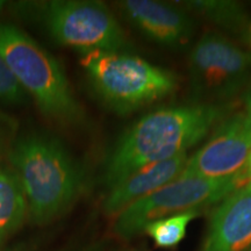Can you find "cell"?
<instances>
[{
    "instance_id": "6da1fadb",
    "label": "cell",
    "mask_w": 251,
    "mask_h": 251,
    "mask_svg": "<svg viewBox=\"0 0 251 251\" xmlns=\"http://www.w3.org/2000/svg\"><path fill=\"white\" fill-rule=\"evenodd\" d=\"M226 113V105L193 102L144 115L121 135L108 153L103 184L112 188L144 166L186 153L220 124Z\"/></svg>"
},
{
    "instance_id": "7a4b0ae2",
    "label": "cell",
    "mask_w": 251,
    "mask_h": 251,
    "mask_svg": "<svg viewBox=\"0 0 251 251\" xmlns=\"http://www.w3.org/2000/svg\"><path fill=\"white\" fill-rule=\"evenodd\" d=\"M31 222L43 225L63 214L85 187V172L61 141L47 134L15 139L7 152Z\"/></svg>"
},
{
    "instance_id": "3957f363",
    "label": "cell",
    "mask_w": 251,
    "mask_h": 251,
    "mask_svg": "<svg viewBox=\"0 0 251 251\" xmlns=\"http://www.w3.org/2000/svg\"><path fill=\"white\" fill-rule=\"evenodd\" d=\"M0 56L46 118L64 127H81L85 112L61 63L25 31L0 23Z\"/></svg>"
},
{
    "instance_id": "277c9868",
    "label": "cell",
    "mask_w": 251,
    "mask_h": 251,
    "mask_svg": "<svg viewBox=\"0 0 251 251\" xmlns=\"http://www.w3.org/2000/svg\"><path fill=\"white\" fill-rule=\"evenodd\" d=\"M80 63L97 96L118 114L158 101L178 87L174 72L126 52H89Z\"/></svg>"
},
{
    "instance_id": "5b68a950",
    "label": "cell",
    "mask_w": 251,
    "mask_h": 251,
    "mask_svg": "<svg viewBox=\"0 0 251 251\" xmlns=\"http://www.w3.org/2000/svg\"><path fill=\"white\" fill-rule=\"evenodd\" d=\"M246 185V172L225 179L177 178L125 208L117 215L113 233L124 240H130L156 220L179 213L199 212L205 207L221 202Z\"/></svg>"
},
{
    "instance_id": "8992f818",
    "label": "cell",
    "mask_w": 251,
    "mask_h": 251,
    "mask_svg": "<svg viewBox=\"0 0 251 251\" xmlns=\"http://www.w3.org/2000/svg\"><path fill=\"white\" fill-rule=\"evenodd\" d=\"M188 74L194 103L224 105L249 81L251 54L209 31L191 50Z\"/></svg>"
},
{
    "instance_id": "52a82bcc",
    "label": "cell",
    "mask_w": 251,
    "mask_h": 251,
    "mask_svg": "<svg viewBox=\"0 0 251 251\" xmlns=\"http://www.w3.org/2000/svg\"><path fill=\"white\" fill-rule=\"evenodd\" d=\"M45 23L56 42L84 55L122 52L129 47L120 24L100 1H51L46 7Z\"/></svg>"
},
{
    "instance_id": "ba28073f",
    "label": "cell",
    "mask_w": 251,
    "mask_h": 251,
    "mask_svg": "<svg viewBox=\"0 0 251 251\" xmlns=\"http://www.w3.org/2000/svg\"><path fill=\"white\" fill-rule=\"evenodd\" d=\"M251 152V119L237 113L225 119L212 137L188 157L179 178L225 179L246 172Z\"/></svg>"
},
{
    "instance_id": "9c48e42d",
    "label": "cell",
    "mask_w": 251,
    "mask_h": 251,
    "mask_svg": "<svg viewBox=\"0 0 251 251\" xmlns=\"http://www.w3.org/2000/svg\"><path fill=\"white\" fill-rule=\"evenodd\" d=\"M119 7L143 35L166 48H181L193 37L194 21L177 4L155 0H125Z\"/></svg>"
},
{
    "instance_id": "30bf717a",
    "label": "cell",
    "mask_w": 251,
    "mask_h": 251,
    "mask_svg": "<svg viewBox=\"0 0 251 251\" xmlns=\"http://www.w3.org/2000/svg\"><path fill=\"white\" fill-rule=\"evenodd\" d=\"M251 248V186L237 188L212 213L201 251H248Z\"/></svg>"
},
{
    "instance_id": "8fae6325",
    "label": "cell",
    "mask_w": 251,
    "mask_h": 251,
    "mask_svg": "<svg viewBox=\"0 0 251 251\" xmlns=\"http://www.w3.org/2000/svg\"><path fill=\"white\" fill-rule=\"evenodd\" d=\"M187 158L186 153H181L135 171L120 184L109 188L102 203L103 212L109 216H117L136 200L179 178Z\"/></svg>"
},
{
    "instance_id": "7c38bea8",
    "label": "cell",
    "mask_w": 251,
    "mask_h": 251,
    "mask_svg": "<svg viewBox=\"0 0 251 251\" xmlns=\"http://www.w3.org/2000/svg\"><path fill=\"white\" fill-rule=\"evenodd\" d=\"M26 214L27 201L20 180L8 163L0 161V242L18 231Z\"/></svg>"
},
{
    "instance_id": "4fadbf2b",
    "label": "cell",
    "mask_w": 251,
    "mask_h": 251,
    "mask_svg": "<svg viewBox=\"0 0 251 251\" xmlns=\"http://www.w3.org/2000/svg\"><path fill=\"white\" fill-rule=\"evenodd\" d=\"M176 4L188 14L206 19L224 29L238 30L247 23L246 9L233 0H183Z\"/></svg>"
},
{
    "instance_id": "5bb4252c",
    "label": "cell",
    "mask_w": 251,
    "mask_h": 251,
    "mask_svg": "<svg viewBox=\"0 0 251 251\" xmlns=\"http://www.w3.org/2000/svg\"><path fill=\"white\" fill-rule=\"evenodd\" d=\"M199 215L198 211L179 213L156 220L144 229L157 247L171 249L184 240L190 222Z\"/></svg>"
},
{
    "instance_id": "9a60e30c",
    "label": "cell",
    "mask_w": 251,
    "mask_h": 251,
    "mask_svg": "<svg viewBox=\"0 0 251 251\" xmlns=\"http://www.w3.org/2000/svg\"><path fill=\"white\" fill-rule=\"evenodd\" d=\"M27 93L9 70L0 56V102L6 105H20L26 100Z\"/></svg>"
},
{
    "instance_id": "2e32d148",
    "label": "cell",
    "mask_w": 251,
    "mask_h": 251,
    "mask_svg": "<svg viewBox=\"0 0 251 251\" xmlns=\"http://www.w3.org/2000/svg\"><path fill=\"white\" fill-rule=\"evenodd\" d=\"M18 122L5 113L0 112V156L7 153L15 141Z\"/></svg>"
},
{
    "instance_id": "e0dca14e",
    "label": "cell",
    "mask_w": 251,
    "mask_h": 251,
    "mask_svg": "<svg viewBox=\"0 0 251 251\" xmlns=\"http://www.w3.org/2000/svg\"><path fill=\"white\" fill-rule=\"evenodd\" d=\"M244 113L251 119V87L247 91L246 94H244Z\"/></svg>"
},
{
    "instance_id": "ac0fdd59",
    "label": "cell",
    "mask_w": 251,
    "mask_h": 251,
    "mask_svg": "<svg viewBox=\"0 0 251 251\" xmlns=\"http://www.w3.org/2000/svg\"><path fill=\"white\" fill-rule=\"evenodd\" d=\"M246 175H247V179H248V185L251 186V152L249 156V161H248L247 168H246Z\"/></svg>"
},
{
    "instance_id": "d6986e66",
    "label": "cell",
    "mask_w": 251,
    "mask_h": 251,
    "mask_svg": "<svg viewBox=\"0 0 251 251\" xmlns=\"http://www.w3.org/2000/svg\"><path fill=\"white\" fill-rule=\"evenodd\" d=\"M5 5H6V1H1V0H0V12H1L2 9H4Z\"/></svg>"
},
{
    "instance_id": "ffe728a7",
    "label": "cell",
    "mask_w": 251,
    "mask_h": 251,
    "mask_svg": "<svg viewBox=\"0 0 251 251\" xmlns=\"http://www.w3.org/2000/svg\"><path fill=\"white\" fill-rule=\"evenodd\" d=\"M250 39H251V29H250Z\"/></svg>"
},
{
    "instance_id": "44dd1931",
    "label": "cell",
    "mask_w": 251,
    "mask_h": 251,
    "mask_svg": "<svg viewBox=\"0 0 251 251\" xmlns=\"http://www.w3.org/2000/svg\"><path fill=\"white\" fill-rule=\"evenodd\" d=\"M248 251H251V248H250V249H249V250H248Z\"/></svg>"
}]
</instances>
